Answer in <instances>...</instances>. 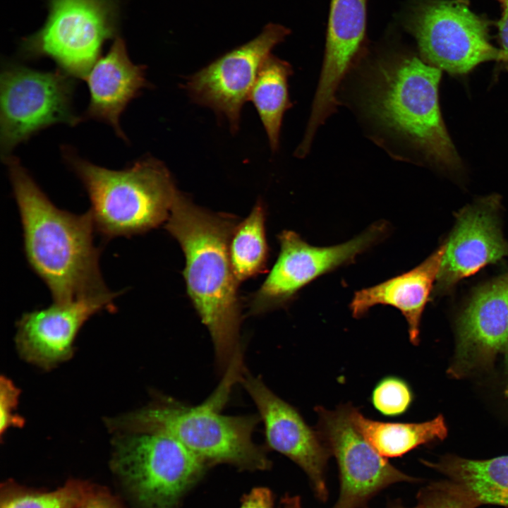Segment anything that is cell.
I'll use <instances>...</instances> for the list:
<instances>
[{
  "instance_id": "52a82bcc",
  "label": "cell",
  "mask_w": 508,
  "mask_h": 508,
  "mask_svg": "<svg viewBox=\"0 0 508 508\" xmlns=\"http://www.w3.org/2000/svg\"><path fill=\"white\" fill-rule=\"evenodd\" d=\"M404 25L420 57L450 75H466L490 61L504 62L502 50L490 42L488 22L465 0L423 1L411 9Z\"/></svg>"
},
{
  "instance_id": "ffe728a7",
  "label": "cell",
  "mask_w": 508,
  "mask_h": 508,
  "mask_svg": "<svg viewBox=\"0 0 508 508\" xmlns=\"http://www.w3.org/2000/svg\"><path fill=\"white\" fill-rule=\"evenodd\" d=\"M423 463L443 474L444 482L473 508L483 504L508 508V456L476 460L448 455Z\"/></svg>"
},
{
  "instance_id": "7c38bea8",
  "label": "cell",
  "mask_w": 508,
  "mask_h": 508,
  "mask_svg": "<svg viewBox=\"0 0 508 508\" xmlns=\"http://www.w3.org/2000/svg\"><path fill=\"white\" fill-rule=\"evenodd\" d=\"M277 23L267 24L255 38L221 56L190 76L186 88L193 100L224 114L238 130L242 106L272 49L289 34Z\"/></svg>"
},
{
  "instance_id": "30bf717a",
  "label": "cell",
  "mask_w": 508,
  "mask_h": 508,
  "mask_svg": "<svg viewBox=\"0 0 508 508\" xmlns=\"http://www.w3.org/2000/svg\"><path fill=\"white\" fill-rule=\"evenodd\" d=\"M352 407L315 408L317 430L339 468V493L332 508H363L384 488L416 480L390 464L370 445L353 422Z\"/></svg>"
},
{
  "instance_id": "d4e9b609",
  "label": "cell",
  "mask_w": 508,
  "mask_h": 508,
  "mask_svg": "<svg viewBox=\"0 0 508 508\" xmlns=\"http://www.w3.org/2000/svg\"><path fill=\"white\" fill-rule=\"evenodd\" d=\"M413 398L411 389L404 379L389 375L375 385L370 400L380 413L387 417H396L408 411Z\"/></svg>"
},
{
  "instance_id": "f1b7e54d",
  "label": "cell",
  "mask_w": 508,
  "mask_h": 508,
  "mask_svg": "<svg viewBox=\"0 0 508 508\" xmlns=\"http://www.w3.org/2000/svg\"><path fill=\"white\" fill-rule=\"evenodd\" d=\"M238 508H274L272 492L265 487L254 488L243 496Z\"/></svg>"
},
{
  "instance_id": "4dcf8cb0",
  "label": "cell",
  "mask_w": 508,
  "mask_h": 508,
  "mask_svg": "<svg viewBox=\"0 0 508 508\" xmlns=\"http://www.w3.org/2000/svg\"><path fill=\"white\" fill-rule=\"evenodd\" d=\"M281 504V508H303L298 496L286 495L282 498Z\"/></svg>"
},
{
  "instance_id": "2e32d148",
  "label": "cell",
  "mask_w": 508,
  "mask_h": 508,
  "mask_svg": "<svg viewBox=\"0 0 508 508\" xmlns=\"http://www.w3.org/2000/svg\"><path fill=\"white\" fill-rule=\"evenodd\" d=\"M508 337V272L478 288L460 315L449 373L461 377L490 365Z\"/></svg>"
},
{
  "instance_id": "d6986e66",
  "label": "cell",
  "mask_w": 508,
  "mask_h": 508,
  "mask_svg": "<svg viewBox=\"0 0 508 508\" xmlns=\"http://www.w3.org/2000/svg\"><path fill=\"white\" fill-rule=\"evenodd\" d=\"M445 251V243L410 271L357 291L350 303L353 316L362 317L377 305L394 307L407 322L411 342L418 345L421 319L437 281Z\"/></svg>"
},
{
  "instance_id": "1f68e13d",
  "label": "cell",
  "mask_w": 508,
  "mask_h": 508,
  "mask_svg": "<svg viewBox=\"0 0 508 508\" xmlns=\"http://www.w3.org/2000/svg\"><path fill=\"white\" fill-rule=\"evenodd\" d=\"M504 350L506 351L505 363H506L507 374V377H508V337H507V344H506ZM505 394L508 397V378H507V387L505 389Z\"/></svg>"
},
{
  "instance_id": "f546056e",
  "label": "cell",
  "mask_w": 508,
  "mask_h": 508,
  "mask_svg": "<svg viewBox=\"0 0 508 508\" xmlns=\"http://www.w3.org/2000/svg\"><path fill=\"white\" fill-rule=\"evenodd\" d=\"M502 15L497 22L498 37L500 42V49L504 56V64L508 67V0H502Z\"/></svg>"
},
{
  "instance_id": "cb8c5ba5",
  "label": "cell",
  "mask_w": 508,
  "mask_h": 508,
  "mask_svg": "<svg viewBox=\"0 0 508 508\" xmlns=\"http://www.w3.org/2000/svg\"><path fill=\"white\" fill-rule=\"evenodd\" d=\"M92 486L89 482L72 479L47 491L7 480L1 485L0 508H76Z\"/></svg>"
},
{
  "instance_id": "7a4b0ae2",
  "label": "cell",
  "mask_w": 508,
  "mask_h": 508,
  "mask_svg": "<svg viewBox=\"0 0 508 508\" xmlns=\"http://www.w3.org/2000/svg\"><path fill=\"white\" fill-rule=\"evenodd\" d=\"M236 225L231 216L203 210L179 191L165 224L183 251L187 292L210 333L215 363L222 373L243 353L239 282L229 256L230 239Z\"/></svg>"
},
{
  "instance_id": "ac0fdd59",
  "label": "cell",
  "mask_w": 508,
  "mask_h": 508,
  "mask_svg": "<svg viewBox=\"0 0 508 508\" xmlns=\"http://www.w3.org/2000/svg\"><path fill=\"white\" fill-rule=\"evenodd\" d=\"M85 78L90 91L85 118L111 125L120 138L126 139L119 124L120 116L129 102L147 86L145 68L130 60L125 42L118 37Z\"/></svg>"
},
{
  "instance_id": "5b68a950",
  "label": "cell",
  "mask_w": 508,
  "mask_h": 508,
  "mask_svg": "<svg viewBox=\"0 0 508 508\" xmlns=\"http://www.w3.org/2000/svg\"><path fill=\"white\" fill-rule=\"evenodd\" d=\"M64 155L88 193L95 229L104 236L141 234L167 220L178 190L159 160L144 158L116 171L95 165L68 148Z\"/></svg>"
},
{
  "instance_id": "3957f363",
  "label": "cell",
  "mask_w": 508,
  "mask_h": 508,
  "mask_svg": "<svg viewBox=\"0 0 508 508\" xmlns=\"http://www.w3.org/2000/svg\"><path fill=\"white\" fill-rule=\"evenodd\" d=\"M23 231L29 265L49 289L54 303L106 294L90 211L73 214L56 207L18 159L5 158Z\"/></svg>"
},
{
  "instance_id": "44dd1931",
  "label": "cell",
  "mask_w": 508,
  "mask_h": 508,
  "mask_svg": "<svg viewBox=\"0 0 508 508\" xmlns=\"http://www.w3.org/2000/svg\"><path fill=\"white\" fill-rule=\"evenodd\" d=\"M351 418L360 433L383 457L401 456L414 448L447 435V427L442 415L422 423H391L366 418L352 407Z\"/></svg>"
},
{
  "instance_id": "836d02e7",
  "label": "cell",
  "mask_w": 508,
  "mask_h": 508,
  "mask_svg": "<svg viewBox=\"0 0 508 508\" xmlns=\"http://www.w3.org/2000/svg\"><path fill=\"white\" fill-rule=\"evenodd\" d=\"M500 2H501L502 0H498Z\"/></svg>"
},
{
  "instance_id": "8fae6325",
  "label": "cell",
  "mask_w": 508,
  "mask_h": 508,
  "mask_svg": "<svg viewBox=\"0 0 508 508\" xmlns=\"http://www.w3.org/2000/svg\"><path fill=\"white\" fill-rule=\"evenodd\" d=\"M387 225L377 222L347 242L313 246L294 231L279 235L280 252L260 289L253 294L249 313L258 315L282 306L303 286L336 268L353 261L384 237Z\"/></svg>"
},
{
  "instance_id": "9c48e42d",
  "label": "cell",
  "mask_w": 508,
  "mask_h": 508,
  "mask_svg": "<svg viewBox=\"0 0 508 508\" xmlns=\"http://www.w3.org/2000/svg\"><path fill=\"white\" fill-rule=\"evenodd\" d=\"M73 77L61 70L40 71L18 65L1 74V150L4 159L19 143L49 126H74Z\"/></svg>"
},
{
  "instance_id": "ba28073f",
  "label": "cell",
  "mask_w": 508,
  "mask_h": 508,
  "mask_svg": "<svg viewBox=\"0 0 508 508\" xmlns=\"http://www.w3.org/2000/svg\"><path fill=\"white\" fill-rule=\"evenodd\" d=\"M113 0H49L44 25L23 40L27 58L48 56L71 77L85 78L116 31Z\"/></svg>"
},
{
  "instance_id": "4316f807",
  "label": "cell",
  "mask_w": 508,
  "mask_h": 508,
  "mask_svg": "<svg viewBox=\"0 0 508 508\" xmlns=\"http://www.w3.org/2000/svg\"><path fill=\"white\" fill-rule=\"evenodd\" d=\"M20 391L6 377L0 382L1 435H3L10 427H22L24 421L13 412L18 403Z\"/></svg>"
},
{
  "instance_id": "e0dca14e",
  "label": "cell",
  "mask_w": 508,
  "mask_h": 508,
  "mask_svg": "<svg viewBox=\"0 0 508 508\" xmlns=\"http://www.w3.org/2000/svg\"><path fill=\"white\" fill-rule=\"evenodd\" d=\"M367 0H331L325 54L310 114L325 121L339 105V88L365 53Z\"/></svg>"
},
{
  "instance_id": "83f0119b",
  "label": "cell",
  "mask_w": 508,
  "mask_h": 508,
  "mask_svg": "<svg viewBox=\"0 0 508 508\" xmlns=\"http://www.w3.org/2000/svg\"><path fill=\"white\" fill-rule=\"evenodd\" d=\"M76 508H126L118 497L107 489L93 485Z\"/></svg>"
},
{
  "instance_id": "9a60e30c",
  "label": "cell",
  "mask_w": 508,
  "mask_h": 508,
  "mask_svg": "<svg viewBox=\"0 0 508 508\" xmlns=\"http://www.w3.org/2000/svg\"><path fill=\"white\" fill-rule=\"evenodd\" d=\"M499 198L490 195L467 206L456 215L437 278V291L445 292L461 280L508 255L500 229Z\"/></svg>"
},
{
  "instance_id": "5bb4252c",
  "label": "cell",
  "mask_w": 508,
  "mask_h": 508,
  "mask_svg": "<svg viewBox=\"0 0 508 508\" xmlns=\"http://www.w3.org/2000/svg\"><path fill=\"white\" fill-rule=\"evenodd\" d=\"M118 293L54 303L25 313L17 323L16 341L20 356L28 362L49 370L69 359L73 341L83 325L94 314L114 310Z\"/></svg>"
},
{
  "instance_id": "d6a6232c",
  "label": "cell",
  "mask_w": 508,
  "mask_h": 508,
  "mask_svg": "<svg viewBox=\"0 0 508 508\" xmlns=\"http://www.w3.org/2000/svg\"><path fill=\"white\" fill-rule=\"evenodd\" d=\"M391 508H409V507H406L399 504V505H394V506L392 507ZM413 508H416V507H414Z\"/></svg>"
},
{
  "instance_id": "277c9868",
  "label": "cell",
  "mask_w": 508,
  "mask_h": 508,
  "mask_svg": "<svg viewBox=\"0 0 508 508\" xmlns=\"http://www.w3.org/2000/svg\"><path fill=\"white\" fill-rule=\"evenodd\" d=\"M243 358L231 363L220 383L202 403L190 406L157 395L147 406L108 421L111 429L156 430L181 443L208 467L229 464L242 471H266L272 462L253 440L258 414L231 416L222 411L245 371Z\"/></svg>"
},
{
  "instance_id": "6da1fadb",
  "label": "cell",
  "mask_w": 508,
  "mask_h": 508,
  "mask_svg": "<svg viewBox=\"0 0 508 508\" xmlns=\"http://www.w3.org/2000/svg\"><path fill=\"white\" fill-rule=\"evenodd\" d=\"M442 72L406 51L363 54L340 88L370 138L392 157L456 173L463 165L440 111Z\"/></svg>"
},
{
  "instance_id": "4fadbf2b",
  "label": "cell",
  "mask_w": 508,
  "mask_h": 508,
  "mask_svg": "<svg viewBox=\"0 0 508 508\" xmlns=\"http://www.w3.org/2000/svg\"><path fill=\"white\" fill-rule=\"evenodd\" d=\"M240 384L255 405L267 446L302 468L316 497L325 501V472L331 453L318 430L310 428L298 411L274 393L260 376L246 370Z\"/></svg>"
},
{
  "instance_id": "484cf974",
  "label": "cell",
  "mask_w": 508,
  "mask_h": 508,
  "mask_svg": "<svg viewBox=\"0 0 508 508\" xmlns=\"http://www.w3.org/2000/svg\"><path fill=\"white\" fill-rule=\"evenodd\" d=\"M416 508H473L444 481L424 488L418 495Z\"/></svg>"
},
{
  "instance_id": "8992f818",
  "label": "cell",
  "mask_w": 508,
  "mask_h": 508,
  "mask_svg": "<svg viewBox=\"0 0 508 508\" xmlns=\"http://www.w3.org/2000/svg\"><path fill=\"white\" fill-rule=\"evenodd\" d=\"M111 468L138 508H178L208 466L174 437L156 430H111Z\"/></svg>"
},
{
  "instance_id": "603a6c76",
  "label": "cell",
  "mask_w": 508,
  "mask_h": 508,
  "mask_svg": "<svg viewBox=\"0 0 508 508\" xmlns=\"http://www.w3.org/2000/svg\"><path fill=\"white\" fill-rule=\"evenodd\" d=\"M267 255L265 210L262 203L258 202L250 214L236 226L230 239V260L238 282L262 272Z\"/></svg>"
},
{
  "instance_id": "7402d4cb",
  "label": "cell",
  "mask_w": 508,
  "mask_h": 508,
  "mask_svg": "<svg viewBox=\"0 0 508 508\" xmlns=\"http://www.w3.org/2000/svg\"><path fill=\"white\" fill-rule=\"evenodd\" d=\"M292 73L288 62L270 54L262 65L249 95L273 152L278 148L284 112L292 106L288 90V79Z\"/></svg>"
}]
</instances>
